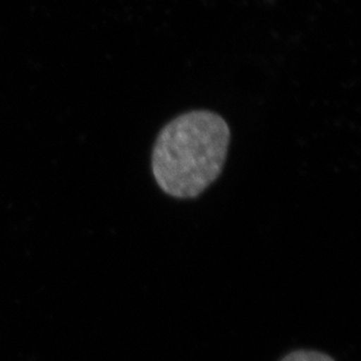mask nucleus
<instances>
[{
    "instance_id": "2",
    "label": "nucleus",
    "mask_w": 361,
    "mask_h": 361,
    "mask_svg": "<svg viewBox=\"0 0 361 361\" xmlns=\"http://www.w3.org/2000/svg\"><path fill=\"white\" fill-rule=\"evenodd\" d=\"M281 361H334V359L317 351H296L286 355Z\"/></svg>"
},
{
    "instance_id": "1",
    "label": "nucleus",
    "mask_w": 361,
    "mask_h": 361,
    "mask_svg": "<svg viewBox=\"0 0 361 361\" xmlns=\"http://www.w3.org/2000/svg\"><path fill=\"white\" fill-rule=\"evenodd\" d=\"M229 142L228 124L216 113L195 110L176 117L161 130L152 151L158 186L174 198H197L221 174Z\"/></svg>"
}]
</instances>
